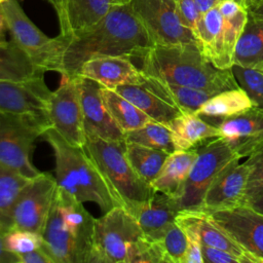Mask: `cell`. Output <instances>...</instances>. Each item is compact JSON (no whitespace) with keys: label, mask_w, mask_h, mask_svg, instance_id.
I'll list each match as a JSON object with an SVG mask.
<instances>
[{"label":"cell","mask_w":263,"mask_h":263,"mask_svg":"<svg viewBox=\"0 0 263 263\" xmlns=\"http://www.w3.org/2000/svg\"><path fill=\"white\" fill-rule=\"evenodd\" d=\"M124 141L172 153L175 147L167 124L151 120L145 125L124 133Z\"/></svg>","instance_id":"obj_32"},{"label":"cell","mask_w":263,"mask_h":263,"mask_svg":"<svg viewBox=\"0 0 263 263\" xmlns=\"http://www.w3.org/2000/svg\"><path fill=\"white\" fill-rule=\"evenodd\" d=\"M78 83L85 136L107 141L124 140V133L111 117L102 98L103 85L81 75H78Z\"/></svg>","instance_id":"obj_15"},{"label":"cell","mask_w":263,"mask_h":263,"mask_svg":"<svg viewBox=\"0 0 263 263\" xmlns=\"http://www.w3.org/2000/svg\"><path fill=\"white\" fill-rule=\"evenodd\" d=\"M5 0H0V3H2V2H4Z\"/></svg>","instance_id":"obj_50"},{"label":"cell","mask_w":263,"mask_h":263,"mask_svg":"<svg viewBox=\"0 0 263 263\" xmlns=\"http://www.w3.org/2000/svg\"><path fill=\"white\" fill-rule=\"evenodd\" d=\"M220 0H195L197 6H198V9L200 11V13H204L206 12L209 9H211L212 7L216 6L218 4Z\"/></svg>","instance_id":"obj_44"},{"label":"cell","mask_w":263,"mask_h":263,"mask_svg":"<svg viewBox=\"0 0 263 263\" xmlns=\"http://www.w3.org/2000/svg\"><path fill=\"white\" fill-rule=\"evenodd\" d=\"M179 212L174 197L155 191L150 198L138 205L133 215L148 239L159 240L168 226L175 222Z\"/></svg>","instance_id":"obj_21"},{"label":"cell","mask_w":263,"mask_h":263,"mask_svg":"<svg viewBox=\"0 0 263 263\" xmlns=\"http://www.w3.org/2000/svg\"><path fill=\"white\" fill-rule=\"evenodd\" d=\"M7 230H5L0 225V263H20L16 254L7 250L5 245V235Z\"/></svg>","instance_id":"obj_41"},{"label":"cell","mask_w":263,"mask_h":263,"mask_svg":"<svg viewBox=\"0 0 263 263\" xmlns=\"http://www.w3.org/2000/svg\"><path fill=\"white\" fill-rule=\"evenodd\" d=\"M241 159H233L220 171L203 197L200 211L210 213L246 203L250 165Z\"/></svg>","instance_id":"obj_14"},{"label":"cell","mask_w":263,"mask_h":263,"mask_svg":"<svg viewBox=\"0 0 263 263\" xmlns=\"http://www.w3.org/2000/svg\"><path fill=\"white\" fill-rule=\"evenodd\" d=\"M196 227L200 236L201 243L226 251L239 259V263L250 262L249 257L221 227H219L203 211H194Z\"/></svg>","instance_id":"obj_31"},{"label":"cell","mask_w":263,"mask_h":263,"mask_svg":"<svg viewBox=\"0 0 263 263\" xmlns=\"http://www.w3.org/2000/svg\"><path fill=\"white\" fill-rule=\"evenodd\" d=\"M141 70L150 76L213 93L239 87L231 69L216 68L196 42L154 44L141 58Z\"/></svg>","instance_id":"obj_2"},{"label":"cell","mask_w":263,"mask_h":263,"mask_svg":"<svg viewBox=\"0 0 263 263\" xmlns=\"http://www.w3.org/2000/svg\"><path fill=\"white\" fill-rule=\"evenodd\" d=\"M125 153L136 173L150 185L158 176L163 163L171 154L162 150L128 142H125Z\"/></svg>","instance_id":"obj_29"},{"label":"cell","mask_w":263,"mask_h":263,"mask_svg":"<svg viewBox=\"0 0 263 263\" xmlns=\"http://www.w3.org/2000/svg\"><path fill=\"white\" fill-rule=\"evenodd\" d=\"M197 157L177 197L180 211H200L203 197L220 171L235 158H241L222 138L211 139L194 148Z\"/></svg>","instance_id":"obj_9"},{"label":"cell","mask_w":263,"mask_h":263,"mask_svg":"<svg viewBox=\"0 0 263 263\" xmlns=\"http://www.w3.org/2000/svg\"><path fill=\"white\" fill-rule=\"evenodd\" d=\"M220 138L226 141L239 157H249L263 148V107L254 106L217 124Z\"/></svg>","instance_id":"obj_16"},{"label":"cell","mask_w":263,"mask_h":263,"mask_svg":"<svg viewBox=\"0 0 263 263\" xmlns=\"http://www.w3.org/2000/svg\"><path fill=\"white\" fill-rule=\"evenodd\" d=\"M176 4L182 23L194 34L201 15L195 0H176Z\"/></svg>","instance_id":"obj_38"},{"label":"cell","mask_w":263,"mask_h":263,"mask_svg":"<svg viewBox=\"0 0 263 263\" xmlns=\"http://www.w3.org/2000/svg\"><path fill=\"white\" fill-rule=\"evenodd\" d=\"M217 7L223 17H231L238 13L242 8H245L239 2L235 0H220L217 4Z\"/></svg>","instance_id":"obj_42"},{"label":"cell","mask_w":263,"mask_h":263,"mask_svg":"<svg viewBox=\"0 0 263 263\" xmlns=\"http://www.w3.org/2000/svg\"><path fill=\"white\" fill-rule=\"evenodd\" d=\"M176 150H191L202 143L220 137L218 126L194 112H181L168 124Z\"/></svg>","instance_id":"obj_22"},{"label":"cell","mask_w":263,"mask_h":263,"mask_svg":"<svg viewBox=\"0 0 263 263\" xmlns=\"http://www.w3.org/2000/svg\"><path fill=\"white\" fill-rule=\"evenodd\" d=\"M249 12L257 18L263 20V2L260 5H258L256 8H254L253 10H250Z\"/></svg>","instance_id":"obj_47"},{"label":"cell","mask_w":263,"mask_h":263,"mask_svg":"<svg viewBox=\"0 0 263 263\" xmlns=\"http://www.w3.org/2000/svg\"><path fill=\"white\" fill-rule=\"evenodd\" d=\"M144 236L135 216L116 205L96 219L90 263H130L134 250Z\"/></svg>","instance_id":"obj_8"},{"label":"cell","mask_w":263,"mask_h":263,"mask_svg":"<svg viewBox=\"0 0 263 263\" xmlns=\"http://www.w3.org/2000/svg\"><path fill=\"white\" fill-rule=\"evenodd\" d=\"M159 80L172 103L182 112H196L203 103L216 95L205 89L170 83L161 79Z\"/></svg>","instance_id":"obj_33"},{"label":"cell","mask_w":263,"mask_h":263,"mask_svg":"<svg viewBox=\"0 0 263 263\" xmlns=\"http://www.w3.org/2000/svg\"><path fill=\"white\" fill-rule=\"evenodd\" d=\"M263 63V20L249 12L247 24L236 43L233 64L256 68Z\"/></svg>","instance_id":"obj_27"},{"label":"cell","mask_w":263,"mask_h":263,"mask_svg":"<svg viewBox=\"0 0 263 263\" xmlns=\"http://www.w3.org/2000/svg\"><path fill=\"white\" fill-rule=\"evenodd\" d=\"M206 214L241 247L250 262H263L262 213L245 203Z\"/></svg>","instance_id":"obj_13"},{"label":"cell","mask_w":263,"mask_h":263,"mask_svg":"<svg viewBox=\"0 0 263 263\" xmlns=\"http://www.w3.org/2000/svg\"><path fill=\"white\" fill-rule=\"evenodd\" d=\"M58 184L55 178L41 173L32 178L20 192L11 212V229L42 233L52 208Z\"/></svg>","instance_id":"obj_10"},{"label":"cell","mask_w":263,"mask_h":263,"mask_svg":"<svg viewBox=\"0 0 263 263\" xmlns=\"http://www.w3.org/2000/svg\"><path fill=\"white\" fill-rule=\"evenodd\" d=\"M20 263H53L50 257L40 247L29 253L18 255Z\"/></svg>","instance_id":"obj_40"},{"label":"cell","mask_w":263,"mask_h":263,"mask_svg":"<svg viewBox=\"0 0 263 263\" xmlns=\"http://www.w3.org/2000/svg\"><path fill=\"white\" fill-rule=\"evenodd\" d=\"M1 7L11 39L33 64L43 72L61 73L68 39L61 35L54 38L45 35L27 16L17 0H5Z\"/></svg>","instance_id":"obj_7"},{"label":"cell","mask_w":263,"mask_h":263,"mask_svg":"<svg viewBox=\"0 0 263 263\" xmlns=\"http://www.w3.org/2000/svg\"><path fill=\"white\" fill-rule=\"evenodd\" d=\"M51 90L43 75L23 81L0 80V110L15 113L48 114Z\"/></svg>","instance_id":"obj_18"},{"label":"cell","mask_w":263,"mask_h":263,"mask_svg":"<svg viewBox=\"0 0 263 263\" xmlns=\"http://www.w3.org/2000/svg\"><path fill=\"white\" fill-rule=\"evenodd\" d=\"M51 126L48 114L0 110V163L28 178L40 175L31 160L34 142Z\"/></svg>","instance_id":"obj_6"},{"label":"cell","mask_w":263,"mask_h":263,"mask_svg":"<svg viewBox=\"0 0 263 263\" xmlns=\"http://www.w3.org/2000/svg\"><path fill=\"white\" fill-rule=\"evenodd\" d=\"M78 75L95 80L104 87L114 89L120 85L140 82L144 73L133 64L129 58L99 55L86 60Z\"/></svg>","instance_id":"obj_20"},{"label":"cell","mask_w":263,"mask_h":263,"mask_svg":"<svg viewBox=\"0 0 263 263\" xmlns=\"http://www.w3.org/2000/svg\"><path fill=\"white\" fill-rule=\"evenodd\" d=\"M114 89L145 112L152 120L168 124L182 112L172 103L161 81L145 73L140 82L120 85Z\"/></svg>","instance_id":"obj_17"},{"label":"cell","mask_w":263,"mask_h":263,"mask_svg":"<svg viewBox=\"0 0 263 263\" xmlns=\"http://www.w3.org/2000/svg\"><path fill=\"white\" fill-rule=\"evenodd\" d=\"M5 245L8 251L18 255L36 250L42 245L41 234L23 229H10L5 235Z\"/></svg>","instance_id":"obj_36"},{"label":"cell","mask_w":263,"mask_h":263,"mask_svg":"<svg viewBox=\"0 0 263 263\" xmlns=\"http://www.w3.org/2000/svg\"><path fill=\"white\" fill-rule=\"evenodd\" d=\"M48 117L52 127L70 144L84 147L85 130L80 100L78 75H62L60 86L51 91Z\"/></svg>","instance_id":"obj_12"},{"label":"cell","mask_w":263,"mask_h":263,"mask_svg":"<svg viewBox=\"0 0 263 263\" xmlns=\"http://www.w3.org/2000/svg\"><path fill=\"white\" fill-rule=\"evenodd\" d=\"M235 1H237V2H239L241 5H242V2H243V0H235Z\"/></svg>","instance_id":"obj_49"},{"label":"cell","mask_w":263,"mask_h":263,"mask_svg":"<svg viewBox=\"0 0 263 263\" xmlns=\"http://www.w3.org/2000/svg\"><path fill=\"white\" fill-rule=\"evenodd\" d=\"M132 0H110L111 5H121V4H126L129 3Z\"/></svg>","instance_id":"obj_48"},{"label":"cell","mask_w":263,"mask_h":263,"mask_svg":"<svg viewBox=\"0 0 263 263\" xmlns=\"http://www.w3.org/2000/svg\"><path fill=\"white\" fill-rule=\"evenodd\" d=\"M102 98L111 117L123 133L139 128L152 120L115 89L103 86Z\"/></svg>","instance_id":"obj_28"},{"label":"cell","mask_w":263,"mask_h":263,"mask_svg":"<svg viewBox=\"0 0 263 263\" xmlns=\"http://www.w3.org/2000/svg\"><path fill=\"white\" fill-rule=\"evenodd\" d=\"M54 8L60 35L70 39L93 27L110 9V0H47Z\"/></svg>","instance_id":"obj_19"},{"label":"cell","mask_w":263,"mask_h":263,"mask_svg":"<svg viewBox=\"0 0 263 263\" xmlns=\"http://www.w3.org/2000/svg\"><path fill=\"white\" fill-rule=\"evenodd\" d=\"M254 106L249 95L242 88L235 87L214 95L194 113L201 118H213L215 123L219 119V123L222 119L242 113Z\"/></svg>","instance_id":"obj_25"},{"label":"cell","mask_w":263,"mask_h":263,"mask_svg":"<svg viewBox=\"0 0 263 263\" xmlns=\"http://www.w3.org/2000/svg\"><path fill=\"white\" fill-rule=\"evenodd\" d=\"M249 11L242 8L231 17H223V27L206 59L218 69H230L233 65L234 52L238 38L247 24Z\"/></svg>","instance_id":"obj_24"},{"label":"cell","mask_w":263,"mask_h":263,"mask_svg":"<svg viewBox=\"0 0 263 263\" xmlns=\"http://www.w3.org/2000/svg\"><path fill=\"white\" fill-rule=\"evenodd\" d=\"M82 203L58 187L41 233V248L53 263H90L96 218Z\"/></svg>","instance_id":"obj_3"},{"label":"cell","mask_w":263,"mask_h":263,"mask_svg":"<svg viewBox=\"0 0 263 263\" xmlns=\"http://www.w3.org/2000/svg\"><path fill=\"white\" fill-rule=\"evenodd\" d=\"M201 254L203 262L208 263H239V259L234 255L204 243H201Z\"/></svg>","instance_id":"obj_39"},{"label":"cell","mask_w":263,"mask_h":263,"mask_svg":"<svg viewBox=\"0 0 263 263\" xmlns=\"http://www.w3.org/2000/svg\"><path fill=\"white\" fill-rule=\"evenodd\" d=\"M230 69L238 86L249 95L254 105L263 107V72L235 64Z\"/></svg>","instance_id":"obj_35"},{"label":"cell","mask_w":263,"mask_h":263,"mask_svg":"<svg viewBox=\"0 0 263 263\" xmlns=\"http://www.w3.org/2000/svg\"><path fill=\"white\" fill-rule=\"evenodd\" d=\"M6 31H8V30H7L4 13H3L1 3H0V42L6 41Z\"/></svg>","instance_id":"obj_45"},{"label":"cell","mask_w":263,"mask_h":263,"mask_svg":"<svg viewBox=\"0 0 263 263\" xmlns=\"http://www.w3.org/2000/svg\"><path fill=\"white\" fill-rule=\"evenodd\" d=\"M263 2V0H243L242 2V6L248 10H253L254 8H256L258 5H260Z\"/></svg>","instance_id":"obj_46"},{"label":"cell","mask_w":263,"mask_h":263,"mask_svg":"<svg viewBox=\"0 0 263 263\" xmlns=\"http://www.w3.org/2000/svg\"><path fill=\"white\" fill-rule=\"evenodd\" d=\"M175 1H176V0H175Z\"/></svg>","instance_id":"obj_51"},{"label":"cell","mask_w":263,"mask_h":263,"mask_svg":"<svg viewBox=\"0 0 263 263\" xmlns=\"http://www.w3.org/2000/svg\"><path fill=\"white\" fill-rule=\"evenodd\" d=\"M161 247L166 263H185L188 240L184 229L175 221L157 240Z\"/></svg>","instance_id":"obj_34"},{"label":"cell","mask_w":263,"mask_h":263,"mask_svg":"<svg viewBox=\"0 0 263 263\" xmlns=\"http://www.w3.org/2000/svg\"><path fill=\"white\" fill-rule=\"evenodd\" d=\"M84 149L110 189L132 215L140 203L150 198L155 190L130 165L125 153V141H107L86 135Z\"/></svg>","instance_id":"obj_5"},{"label":"cell","mask_w":263,"mask_h":263,"mask_svg":"<svg viewBox=\"0 0 263 263\" xmlns=\"http://www.w3.org/2000/svg\"><path fill=\"white\" fill-rule=\"evenodd\" d=\"M51 146L58 187L80 202L91 201L106 213L121 205L84 147L70 144L52 126L42 135Z\"/></svg>","instance_id":"obj_4"},{"label":"cell","mask_w":263,"mask_h":263,"mask_svg":"<svg viewBox=\"0 0 263 263\" xmlns=\"http://www.w3.org/2000/svg\"><path fill=\"white\" fill-rule=\"evenodd\" d=\"M129 3L154 44L196 42L192 31L182 23L175 0H132Z\"/></svg>","instance_id":"obj_11"},{"label":"cell","mask_w":263,"mask_h":263,"mask_svg":"<svg viewBox=\"0 0 263 263\" xmlns=\"http://www.w3.org/2000/svg\"><path fill=\"white\" fill-rule=\"evenodd\" d=\"M32 178L0 163V225L7 231L12 228L11 212L13 204Z\"/></svg>","instance_id":"obj_30"},{"label":"cell","mask_w":263,"mask_h":263,"mask_svg":"<svg viewBox=\"0 0 263 263\" xmlns=\"http://www.w3.org/2000/svg\"><path fill=\"white\" fill-rule=\"evenodd\" d=\"M246 203L252 206L253 209H255L256 211L263 214V188L257 191L256 193H254L253 195H251L247 199Z\"/></svg>","instance_id":"obj_43"},{"label":"cell","mask_w":263,"mask_h":263,"mask_svg":"<svg viewBox=\"0 0 263 263\" xmlns=\"http://www.w3.org/2000/svg\"><path fill=\"white\" fill-rule=\"evenodd\" d=\"M246 162L250 165V174L246 189L247 199L263 188V148L250 155Z\"/></svg>","instance_id":"obj_37"},{"label":"cell","mask_w":263,"mask_h":263,"mask_svg":"<svg viewBox=\"0 0 263 263\" xmlns=\"http://www.w3.org/2000/svg\"><path fill=\"white\" fill-rule=\"evenodd\" d=\"M197 157V151L176 150L172 152L163 163L158 176L151 183V187L177 199L183 185Z\"/></svg>","instance_id":"obj_23"},{"label":"cell","mask_w":263,"mask_h":263,"mask_svg":"<svg viewBox=\"0 0 263 263\" xmlns=\"http://www.w3.org/2000/svg\"><path fill=\"white\" fill-rule=\"evenodd\" d=\"M43 73L12 39L0 42V80L23 81Z\"/></svg>","instance_id":"obj_26"},{"label":"cell","mask_w":263,"mask_h":263,"mask_svg":"<svg viewBox=\"0 0 263 263\" xmlns=\"http://www.w3.org/2000/svg\"><path fill=\"white\" fill-rule=\"evenodd\" d=\"M153 45L130 3L112 5L93 27L68 39L60 74L78 75L82 64L92 57L119 55L141 59Z\"/></svg>","instance_id":"obj_1"}]
</instances>
